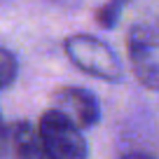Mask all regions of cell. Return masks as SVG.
I'll list each match as a JSON object with an SVG mask.
<instances>
[{"label":"cell","instance_id":"4","mask_svg":"<svg viewBox=\"0 0 159 159\" xmlns=\"http://www.w3.org/2000/svg\"><path fill=\"white\" fill-rule=\"evenodd\" d=\"M54 108L68 115L80 129H89L101 119V108L96 96L82 87H61L54 94Z\"/></svg>","mask_w":159,"mask_h":159},{"label":"cell","instance_id":"5","mask_svg":"<svg viewBox=\"0 0 159 159\" xmlns=\"http://www.w3.org/2000/svg\"><path fill=\"white\" fill-rule=\"evenodd\" d=\"M10 150L16 159H47L38 126L30 122H14L10 126Z\"/></svg>","mask_w":159,"mask_h":159},{"label":"cell","instance_id":"8","mask_svg":"<svg viewBox=\"0 0 159 159\" xmlns=\"http://www.w3.org/2000/svg\"><path fill=\"white\" fill-rule=\"evenodd\" d=\"M7 143H10V129L5 126V122H2V115H0V154L5 152Z\"/></svg>","mask_w":159,"mask_h":159},{"label":"cell","instance_id":"1","mask_svg":"<svg viewBox=\"0 0 159 159\" xmlns=\"http://www.w3.org/2000/svg\"><path fill=\"white\" fill-rule=\"evenodd\" d=\"M66 56L77 66L82 73L91 75L103 82H119L124 77V68L119 56L105 45L103 40L87 33H75L63 42Z\"/></svg>","mask_w":159,"mask_h":159},{"label":"cell","instance_id":"6","mask_svg":"<svg viewBox=\"0 0 159 159\" xmlns=\"http://www.w3.org/2000/svg\"><path fill=\"white\" fill-rule=\"evenodd\" d=\"M129 2L131 0H108L105 5H101L98 12H96L98 26H103V28H115L119 16H122V12H124V7L129 5Z\"/></svg>","mask_w":159,"mask_h":159},{"label":"cell","instance_id":"7","mask_svg":"<svg viewBox=\"0 0 159 159\" xmlns=\"http://www.w3.org/2000/svg\"><path fill=\"white\" fill-rule=\"evenodd\" d=\"M16 73H19V63H16V56L12 54L10 49L0 47V91L7 89L16 80Z\"/></svg>","mask_w":159,"mask_h":159},{"label":"cell","instance_id":"2","mask_svg":"<svg viewBox=\"0 0 159 159\" xmlns=\"http://www.w3.org/2000/svg\"><path fill=\"white\" fill-rule=\"evenodd\" d=\"M38 134L42 140L47 159H87L89 148L87 140L68 115L59 108H49L42 112L38 122Z\"/></svg>","mask_w":159,"mask_h":159},{"label":"cell","instance_id":"3","mask_svg":"<svg viewBox=\"0 0 159 159\" xmlns=\"http://www.w3.org/2000/svg\"><path fill=\"white\" fill-rule=\"evenodd\" d=\"M126 52L136 80L148 89H159V16L131 26Z\"/></svg>","mask_w":159,"mask_h":159},{"label":"cell","instance_id":"9","mask_svg":"<svg viewBox=\"0 0 159 159\" xmlns=\"http://www.w3.org/2000/svg\"><path fill=\"white\" fill-rule=\"evenodd\" d=\"M119 159H154V157H150V154H145V152H129V154H124V157H119Z\"/></svg>","mask_w":159,"mask_h":159}]
</instances>
